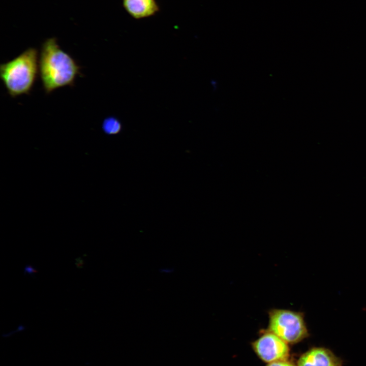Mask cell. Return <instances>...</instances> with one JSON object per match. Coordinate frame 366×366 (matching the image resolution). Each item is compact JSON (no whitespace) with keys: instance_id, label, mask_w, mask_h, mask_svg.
<instances>
[{"instance_id":"cell-2","label":"cell","mask_w":366,"mask_h":366,"mask_svg":"<svg viewBox=\"0 0 366 366\" xmlns=\"http://www.w3.org/2000/svg\"><path fill=\"white\" fill-rule=\"evenodd\" d=\"M39 71L38 52L29 48L13 59L0 65V77L12 97L29 94Z\"/></svg>"},{"instance_id":"cell-10","label":"cell","mask_w":366,"mask_h":366,"mask_svg":"<svg viewBox=\"0 0 366 366\" xmlns=\"http://www.w3.org/2000/svg\"><path fill=\"white\" fill-rule=\"evenodd\" d=\"M76 265L78 268H82L84 264V261L81 257H79L76 259Z\"/></svg>"},{"instance_id":"cell-7","label":"cell","mask_w":366,"mask_h":366,"mask_svg":"<svg viewBox=\"0 0 366 366\" xmlns=\"http://www.w3.org/2000/svg\"><path fill=\"white\" fill-rule=\"evenodd\" d=\"M102 129L107 135H115L121 131V125L116 118L108 117L103 120Z\"/></svg>"},{"instance_id":"cell-1","label":"cell","mask_w":366,"mask_h":366,"mask_svg":"<svg viewBox=\"0 0 366 366\" xmlns=\"http://www.w3.org/2000/svg\"><path fill=\"white\" fill-rule=\"evenodd\" d=\"M80 67L72 57L62 50L55 38L43 43L39 59V70L46 94L66 86H72Z\"/></svg>"},{"instance_id":"cell-5","label":"cell","mask_w":366,"mask_h":366,"mask_svg":"<svg viewBox=\"0 0 366 366\" xmlns=\"http://www.w3.org/2000/svg\"><path fill=\"white\" fill-rule=\"evenodd\" d=\"M342 360L330 350L321 347H312L302 354L296 366H342Z\"/></svg>"},{"instance_id":"cell-3","label":"cell","mask_w":366,"mask_h":366,"mask_svg":"<svg viewBox=\"0 0 366 366\" xmlns=\"http://www.w3.org/2000/svg\"><path fill=\"white\" fill-rule=\"evenodd\" d=\"M266 330L288 344H297L309 336L303 312L273 309L268 311Z\"/></svg>"},{"instance_id":"cell-6","label":"cell","mask_w":366,"mask_h":366,"mask_svg":"<svg viewBox=\"0 0 366 366\" xmlns=\"http://www.w3.org/2000/svg\"><path fill=\"white\" fill-rule=\"evenodd\" d=\"M127 12L135 19L151 16L159 11L155 0H123Z\"/></svg>"},{"instance_id":"cell-4","label":"cell","mask_w":366,"mask_h":366,"mask_svg":"<svg viewBox=\"0 0 366 366\" xmlns=\"http://www.w3.org/2000/svg\"><path fill=\"white\" fill-rule=\"evenodd\" d=\"M260 337L252 343V347L257 356L263 362L269 363L289 359L288 344L275 334L262 330Z\"/></svg>"},{"instance_id":"cell-9","label":"cell","mask_w":366,"mask_h":366,"mask_svg":"<svg viewBox=\"0 0 366 366\" xmlns=\"http://www.w3.org/2000/svg\"><path fill=\"white\" fill-rule=\"evenodd\" d=\"M38 271L33 265L27 264L25 266L24 270V274L26 273L29 274L32 277H34L33 273H37Z\"/></svg>"},{"instance_id":"cell-8","label":"cell","mask_w":366,"mask_h":366,"mask_svg":"<svg viewBox=\"0 0 366 366\" xmlns=\"http://www.w3.org/2000/svg\"><path fill=\"white\" fill-rule=\"evenodd\" d=\"M266 366H296V365L289 359H287L269 363Z\"/></svg>"},{"instance_id":"cell-11","label":"cell","mask_w":366,"mask_h":366,"mask_svg":"<svg viewBox=\"0 0 366 366\" xmlns=\"http://www.w3.org/2000/svg\"><path fill=\"white\" fill-rule=\"evenodd\" d=\"M162 272L163 273H170L172 272L171 269L169 268H163Z\"/></svg>"}]
</instances>
